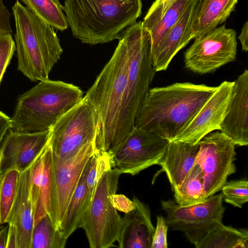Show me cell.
<instances>
[{
	"instance_id": "38",
	"label": "cell",
	"mask_w": 248,
	"mask_h": 248,
	"mask_svg": "<svg viewBox=\"0 0 248 248\" xmlns=\"http://www.w3.org/2000/svg\"><path fill=\"white\" fill-rule=\"evenodd\" d=\"M1 160V152L0 149V175L1 174V170H0Z\"/></svg>"
},
{
	"instance_id": "31",
	"label": "cell",
	"mask_w": 248,
	"mask_h": 248,
	"mask_svg": "<svg viewBox=\"0 0 248 248\" xmlns=\"http://www.w3.org/2000/svg\"><path fill=\"white\" fill-rule=\"evenodd\" d=\"M15 50V42L11 33L0 36V85Z\"/></svg>"
},
{
	"instance_id": "22",
	"label": "cell",
	"mask_w": 248,
	"mask_h": 248,
	"mask_svg": "<svg viewBox=\"0 0 248 248\" xmlns=\"http://www.w3.org/2000/svg\"><path fill=\"white\" fill-rule=\"evenodd\" d=\"M238 0H197L194 14L187 34L189 43L222 23L234 10Z\"/></svg>"
},
{
	"instance_id": "13",
	"label": "cell",
	"mask_w": 248,
	"mask_h": 248,
	"mask_svg": "<svg viewBox=\"0 0 248 248\" xmlns=\"http://www.w3.org/2000/svg\"><path fill=\"white\" fill-rule=\"evenodd\" d=\"M170 141L134 126L126 139L109 155L112 168L122 174L135 175L158 165Z\"/></svg>"
},
{
	"instance_id": "29",
	"label": "cell",
	"mask_w": 248,
	"mask_h": 248,
	"mask_svg": "<svg viewBox=\"0 0 248 248\" xmlns=\"http://www.w3.org/2000/svg\"><path fill=\"white\" fill-rule=\"evenodd\" d=\"M20 172L9 169L0 175V224L8 223L16 200Z\"/></svg>"
},
{
	"instance_id": "24",
	"label": "cell",
	"mask_w": 248,
	"mask_h": 248,
	"mask_svg": "<svg viewBox=\"0 0 248 248\" xmlns=\"http://www.w3.org/2000/svg\"><path fill=\"white\" fill-rule=\"evenodd\" d=\"M92 198L93 195L86 186L82 172L59 228L65 239L67 240L76 230L81 228Z\"/></svg>"
},
{
	"instance_id": "21",
	"label": "cell",
	"mask_w": 248,
	"mask_h": 248,
	"mask_svg": "<svg viewBox=\"0 0 248 248\" xmlns=\"http://www.w3.org/2000/svg\"><path fill=\"white\" fill-rule=\"evenodd\" d=\"M199 149V142H169L158 165L166 173L172 190L181 184L194 165Z\"/></svg>"
},
{
	"instance_id": "7",
	"label": "cell",
	"mask_w": 248,
	"mask_h": 248,
	"mask_svg": "<svg viewBox=\"0 0 248 248\" xmlns=\"http://www.w3.org/2000/svg\"><path fill=\"white\" fill-rule=\"evenodd\" d=\"M122 173L112 168L109 154L99 153L97 179L93 195L80 228L91 248H108L117 241L122 217L112 202Z\"/></svg>"
},
{
	"instance_id": "16",
	"label": "cell",
	"mask_w": 248,
	"mask_h": 248,
	"mask_svg": "<svg viewBox=\"0 0 248 248\" xmlns=\"http://www.w3.org/2000/svg\"><path fill=\"white\" fill-rule=\"evenodd\" d=\"M239 146L248 145V70L233 81L231 97L219 128Z\"/></svg>"
},
{
	"instance_id": "1",
	"label": "cell",
	"mask_w": 248,
	"mask_h": 248,
	"mask_svg": "<svg viewBox=\"0 0 248 248\" xmlns=\"http://www.w3.org/2000/svg\"><path fill=\"white\" fill-rule=\"evenodd\" d=\"M217 88L185 82L149 89L137 112L135 126L173 140Z\"/></svg>"
},
{
	"instance_id": "19",
	"label": "cell",
	"mask_w": 248,
	"mask_h": 248,
	"mask_svg": "<svg viewBox=\"0 0 248 248\" xmlns=\"http://www.w3.org/2000/svg\"><path fill=\"white\" fill-rule=\"evenodd\" d=\"M193 0H174L165 6L155 1L153 2L142 21L150 38L152 61L164 35L177 22Z\"/></svg>"
},
{
	"instance_id": "18",
	"label": "cell",
	"mask_w": 248,
	"mask_h": 248,
	"mask_svg": "<svg viewBox=\"0 0 248 248\" xmlns=\"http://www.w3.org/2000/svg\"><path fill=\"white\" fill-rule=\"evenodd\" d=\"M134 206L122 217L121 231L117 239L121 248H151L155 228L148 205L136 197Z\"/></svg>"
},
{
	"instance_id": "36",
	"label": "cell",
	"mask_w": 248,
	"mask_h": 248,
	"mask_svg": "<svg viewBox=\"0 0 248 248\" xmlns=\"http://www.w3.org/2000/svg\"><path fill=\"white\" fill-rule=\"evenodd\" d=\"M8 225L0 226V248H6Z\"/></svg>"
},
{
	"instance_id": "11",
	"label": "cell",
	"mask_w": 248,
	"mask_h": 248,
	"mask_svg": "<svg viewBox=\"0 0 248 248\" xmlns=\"http://www.w3.org/2000/svg\"><path fill=\"white\" fill-rule=\"evenodd\" d=\"M195 164L201 168L206 198L221 190L228 177L234 173L235 144L221 131L212 132L199 142Z\"/></svg>"
},
{
	"instance_id": "32",
	"label": "cell",
	"mask_w": 248,
	"mask_h": 248,
	"mask_svg": "<svg viewBox=\"0 0 248 248\" xmlns=\"http://www.w3.org/2000/svg\"><path fill=\"white\" fill-rule=\"evenodd\" d=\"M156 220V226L153 236L151 248H167L168 225L162 216H157Z\"/></svg>"
},
{
	"instance_id": "17",
	"label": "cell",
	"mask_w": 248,
	"mask_h": 248,
	"mask_svg": "<svg viewBox=\"0 0 248 248\" xmlns=\"http://www.w3.org/2000/svg\"><path fill=\"white\" fill-rule=\"evenodd\" d=\"M51 154L48 142L29 168L28 188L33 225L44 216L49 214Z\"/></svg>"
},
{
	"instance_id": "15",
	"label": "cell",
	"mask_w": 248,
	"mask_h": 248,
	"mask_svg": "<svg viewBox=\"0 0 248 248\" xmlns=\"http://www.w3.org/2000/svg\"><path fill=\"white\" fill-rule=\"evenodd\" d=\"M50 130L34 132L10 129L0 145L1 173L11 169L27 170L48 142Z\"/></svg>"
},
{
	"instance_id": "8",
	"label": "cell",
	"mask_w": 248,
	"mask_h": 248,
	"mask_svg": "<svg viewBox=\"0 0 248 248\" xmlns=\"http://www.w3.org/2000/svg\"><path fill=\"white\" fill-rule=\"evenodd\" d=\"M98 130L96 110L84 96L50 128L48 144L56 156L68 159L87 145L95 144Z\"/></svg>"
},
{
	"instance_id": "10",
	"label": "cell",
	"mask_w": 248,
	"mask_h": 248,
	"mask_svg": "<svg viewBox=\"0 0 248 248\" xmlns=\"http://www.w3.org/2000/svg\"><path fill=\"white\" fill-rule=\"evenodd\" d=\"M236 31L225 24L194 38L184 53L186 67L194 73L205 74L235 61L237 42Z\"/></svg>"
},
{
	"instance_id": "33",
	"label": "cell",
	"mask_w": 248,
	"mask_h": 248,
	"mask_svg": "<svg viewBox=\"0 0 248 248\" xmlns=\"http://www.w3.org/2000/svg\"><path fill=\"white\" fill-rule=\"evenodd\" d=\"M11 16L3 0H0V36L13 32L10 24Z\"/></svg>"
},
{
	"instance_id": "12",
	"label": "cell",
	"mask_w": 248,
	"mask_h": 248,
	"mask_svg": "<svg viewBox=\"0 0 248 248\" xmlns=\"http://www.w3.org/2000/svg\"><path fill=\"white\" fill-rule=\"evenodd\" d=\"M95 152V144L91 143L66 159L52 153L49 215L58 229L85 165Z\"/></svg>"
},
{
	"instance_id": "20",
	"label": "cell",
	"mask_w": 248,
	"mask_h": 248,
	"mask_svg": "<svg viewBox=\"0 0 248 248\" xmlns=\"http://www.w3.org/2000/svg\"><path fill=\"white\" fill-rule=\"evenodd\" d=\"M197 2V0H193L188 5L177 22L161 39L152 61L156 72L166 70L175 55L188 43L187 34Z\"/></svg>"
},
{
	"instance_id": "9",
	"label": "cell",
	"mask_w": 248,
	"mask_h": 248,
	"mask_svg": "<svg viewBox=\"0 0 248 248\" xmlns=\"http://www.w3.org/2000/svg\"><path fill=\"white\" fill-rule=\"evenodd\" d=\"M222 193L214 194L199 203L182 206L172 200L161 201L166 212V223L172 230L184 232L187 239L195 248L205 235L223 224L225 210Z\"/></svg>"
},
{
	"instance_id": "27",
	"label": "cell",
	"mask_w": 248,
	"mask_h": 248,
	"mask_svg": "<svg viewBox=\"0 0 248 248\" xmlns=\"http://www.w3.org/2000/svg\"><path fill=\"white\" fill-rule=\"evenodd\" d=\"M67 239L53 222L49 214L33 225L31 248H63Z\"/></svg>"
},
{
	"instance_id": "23",
	"label": "cell",
	"mask_w": 248,
	"mask_h": 248,
	"mask_svg": "<svg viewBox=\"0 0 248 248\" xmlns=\"http://www.w3.org/2000/svg\"><path fill=\"white\" fill-rule=\"evenodd\" d=\"M29 168L20 173L16 196L7 223L16 234L17 248H31L34 222L28 193Z\"/></svg>"
},
{
	"instance_id": "25",
	"label": "cell",
	"mask_w": 248,
	"mask_h": 248,
	"mask_svg": "<svg viewBox=\"0 0 248 248\" xmlns=\"http://www.w3.org/2000/svg\"><path fill=\"white\" fill-rule=\"evenodd\" d=\"M248 231L222 224L206 233L196 248H248Z\"/></svg>"
},
{
	"instance_id": "4",
	"label": "cell",
	"mask_w": 248,
	"mask_h": 248,
	"mask_svg": "<svg viewBox=\"0 0 248 248\" xmlns=\"http://www.w3.org/2000/svg\"><path fill=\"white\" fill-rule=\"evenodd\" d=\"M17 69L30 80L48 79L63 49L54 28L16 0L12 7Z\"/></svg>"
},
{
	"instance_id": "5",
	"label": "cell",
	"mask_w": 248,
	"mask_h": 248,
	"mask_svg": "<svg viewBox=\"0 0 248 248\" xmlns=\"http://www.w3.org/2000/svg\"><path fill=\"white\" fill-rule=\"evenodd\" d=\"M83 97L81 89L72 84L49 78L39 81L19 96L11 129L23 132L50 130Z\"/></svg>"
},
{
	"instance_id": "14",
	"label": "cell",
	"mask_w": 248,
	"mask_h": 248,
	"mask_svg": "<svg viewBox=\"0 0 248 248\" xmlns=\"http://www.w3.org/2000/svg\"><path fill=\"white\" fill-rule=\"evenodd\" d=\"M233 81H224L193 118L173 140L192 144L213 131L219 130L231 97Z\"/></svg>"
},
{
	"instance_id": "30",
	"label": "cell",
	"mask_w": 248,
	"mask_h": 248,
	"mask_svg": "<svg viewBox=\"0 0 248 248\" xmlns=\"http://www.w3.org/2000/svg\"><path fill=\"white\" fill-rule=\"evenodd\" d=\"M221 190L224 201L234 207L242 208L248 202V181L242 179L226 182Z\"/></svg>"
},
{
	"instance_id": "28",
	"label": "cell",
	"mask_w": 248,
	"mask_h": 248,
	"mask_svg": "<svg viewBox=\"0 0 248 248\" xmlns=\"http://www.w3.org/2000/svg\"><path fill=\"white\" fill-rule=\"evenodd\" d=\"M25 6L42 20L60 31L68 27L63 6L59 0H21Z\"/></svg>"
},
{
	"instance_id": "35",
	"label": "cell",
	"mask_w": 248,
	"mask_h": 248,
	"mask_svg": "<svg viewBox=\"0 0 248 248\" xmlns=\"http://www.w3.org/2000/svg\"><path fill=\"white\" fill-rule=\"evenodd\" d=\"M238 38L242 45V50L245 52L248 50V21H247L243 26L241 33Z\"/></svg>"
},
{
	"instance_id": "2",
	"label": "cell",
	"mask_w": 248,
	"mask_h": 248,
	"mask_svg": "<svg viewBox=\"0 0 248 248\" xmlns=\"http://www.w3.org/2000/svg\"><path fill=\"white\" fill-rule=\"evenodd\" d=\"M141 9V0H64L63 6L73 36L91 45L119 39Z\"/></svg>"
},
{
	"instance_id": "34",
	"label": "cell",
	"mask_w": 248,
	"mask_h": 248,
	"mask_svg": "<svg viewBox=\"0 0 248 248\" xmlns=\"http://www.w3.org/2000/svg\"><path fill=\"white\" fill-rule=\"evenodd\" d=\"M12 127L11 118L0 110V145L5 136Z\"/></svg>"
},
{
	"instance_id": "6",
	"label": "cell",
	"mask_w": 248,
	"mask_h": 248,
	"mask_svg": "<svg viewBox=\"0 0 248 248\" xmlns=\"http://www.w3.org/2000/svg\"><path fill=\"white\" fill-rule=\"evenodd\" d=\"M123 33L127 41L129 62L126 88L118 120L115 150L133 130L138 110L156 72L151 58L149 36L143 27L142 21L129 26Z\"/></svg>"
},
{
	"instance_id": "37",
	"label": "cell",
	"mask_w": 248,
	"mask_h": 248,
	"mask_svg": "<svg viewBox=\"0 0 248 248\" xmlns=\"http://www.w3.org/2000/svg\"><path fill=\"white\" fill-rule=\"evenodd\" d=\"M173 0H156V1L160 3L163 6L168 5Z\"/></svg>"
},
{
	"instance_id": "26",
	"label": "cell",
	"mask_w": 248,
	"mask_h": 248,
	"mask_svg": "<svg viewBox=\"0 0 248 248\" xmlns=\"http://www.w3.org/2000/svg\"><path fill=\"white\" fill-rule=\"evenodd\" d=\"M175 201L182 206L194 204L206 199L201 167L194 164L181 184L173 190Z\"/></svg>"
},
{
	"instance_id": "3",
	"label": "cell",
	"mask_w": 248,
	"mask_h": 248,
	"mask_svg": "<svg viewBox=\"0 0 248 248\" xmlns=\"http://www.w3.org/2000/svg\"><path fill=\"white\" fill-rule=\"evenodd\" d=\"M129 62L127 41L122 32L109 61L84 96L95 108L99 121L96 150L110 154L116 149L118 120L125 90Z\"/></svg>"
}]
</instances>
